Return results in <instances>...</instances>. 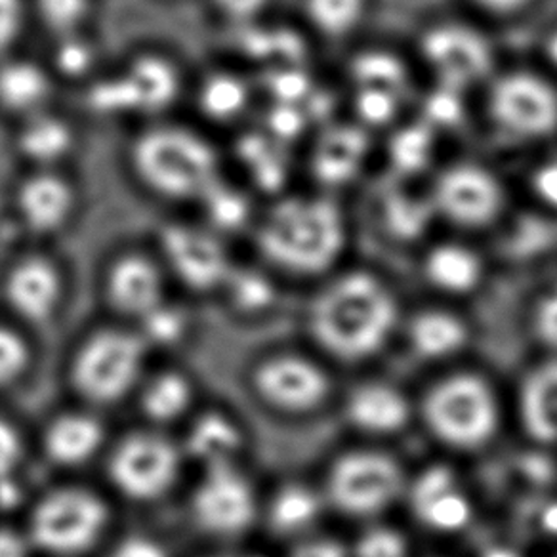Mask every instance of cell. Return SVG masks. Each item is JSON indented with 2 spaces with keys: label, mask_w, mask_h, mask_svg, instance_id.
Masks as SVG:
<instances>
[{
  "label": "cell",
  "mask_w": 557,
  "mask_h": 557,
  "mask_svg": "<svg viewBox=\"0 0 557 557\" xmlns=\"http://www.w3.org/2000/svg\"><path fill=\"white\" fill-rule=\"evenodd\" d=\"M487 29L466 12L430 20L418 33L414 60L434 85L480 92L503 63Z\"/></svg>",
  "instance_id": "6"
},
{
  "label": "cell",
  "mask_w": 557,
  "mask_h": 557,
  "mask_svg": "<svg viewBox=\"0 0 557 557\" xmlns=\"http://www.w3.org/2000/svg\"><path fill=\"white\" fill-rule=\"evenodd\" d=\"M77 146L75 126L52 109L20 121L16 151L32 171H62L63 163L73 157Z\"/></svg>",
  "instance_id": "22"
},
{
  "label": "cell",
  "mask_w": 557,
  "mask_h": 557,
  "mask_svg": "<svg viewBox=\"0 0 557 557\" xmlns=\"http://www.w3.org/2000/svg\"><path fill=\"white\" fill-rule=\"evenodd\" d=\"M128 163L139 186L169 202H199L222 180L212 141L182 124H148L132 141Z\"/></svg>",
  "instance_id": "3"
},
{
  "label": "cell",
  "mask_w": 557,
  "mask_h": 557,
  "mask_svg": "<svg viewBox=\"0 0 557 557\" xmlns=\"http://www.w3.org/2000/svg\"><path fill=\"white\" fill-rule=\"evenodd\" d=\"M252 389L271 410L306 417L323 409L336 387L331 372L315 357L281 351L256 363Z\"/></svg>",
  "instance_id": "12"
},
{
  "label": "cell",
  "mask_w": 557,
  "mask_h": 557,
  "mask_svg": "<svg viewBox=\"0 0 557 557\" xmlns=\"http://www.w3.org/2000/svg\"><path fill=\"white\" fill-rule=\"evenodd\" d=\"M422 273L428 285L443 295H468L480 287L485 260L480 250L466 240H437L424 252Z\"/></svg>",
  "instance_id": "23"
},
{
  "label": "cell",
  "mask_w": 557,
  "mask_h": 557,
  "mask_svg": "<svg viewBox=\"0 0 557 557\" xmlns=\"http://www.w3.org/2000/svg\"><path fill=\"white\" fill-rule=\"evenodd\" d=\"M321 496L300 483H288L273 493L265 506V519L271 531L281 536L302 533L318 519Z\"/></svg>",
  "instance_id": "33"
},
{
  "label": "cell",
  "mask_w": 557,
  "mask_h": 557,
  "mask_svg": "<svg viewBox=\"0 0 557 557\" xmlns=\"http://www.w3.org/2000/svg\"><path fill=\"white\" fill-rule=\"evenodd\" d=\"M210 557H262V556H255V554H220V556H210Z\"/></svg>",
  "instance_id": "53"
},
{
  "label": "cell",
  "mask_w": 557,
  "mask_h": 557,
  "mask_svg": "<svg viewBox=\"0 0 557 557\" xmlns=\"http://www.w3.org/2000/svg\"><path fill=\"white\" fill-rule=\"evenodd\" d=\"M54 75L45 65L9 55L0 60V109L24 121L50 109Z\"/></svg>",
  "instance_id": "24"
},
{
  "label": "cell",
  "mask_w": 557,
  "mask_h": 557,
  "mask_svg": "<svg viewBox=\"0 0 557 557\" xmlns=\"http://www.w3.org/2000/svg\"><path fill=\"white\" fill-rule=\"evenodd\" d=\"M2 295L17 319L29 325H47L62 306V271L45 256H25L7 271Z\"/></svg>",
  "instance_id": "17"
},
{
  "label": "cell",
  "mask_w": 557,
  "mask_h": 557,
  "mask_svg": "<svg viewBox=\"0 0 557 557\" xmlns=\"http://www.w3.org/2000/svg\"><path fill=\"white\" fill-rule=\"evenodd\" d=\"M288 557H348V548L333 539H318L298 544Z\"/></svg>",
  "instance_id": "48"
},
{
  "label": "cell",
  "mask_w": 557,
  "mask_h": 557,
  "mask_svg": "<svg viewBox=\"0 0 557 557\" xmlns=\"http://www.w3.org/2000/svg\"><path fill=\"white\" fill-rule=\"evenodd\" d=\"M245 434L239 422L224 412H205L195 418L184 443V455L194 458L202 470L239 465Z\"/></svg>",
  "instance_id": "25"
},
{
  "label": "cell",
  "mask_w": 557,
  "mask_h": 557,
  "mask_svg": "<svg viewBox=\"0 0 557 557\" xmlns=\"http://www.w3.org/2000/svg\"><path fill=\"white\" fill-rule=\"evenodd\" d=\"M462 12L481 24H513L529 16L542 0H460Z\"/></svg>",
  "instance_id": "40"
},
{
  "label": "cell",
  "mask_w": 557,
  "mask_h": 557,
  "mask_svg": "<svg viewBox=\"0 0 557 557\" xmlns=\"http://www.w3.org/2000/svg\"><path fill=\"white\" fill-rule=\"evenodd\" d=\"M199 202L207 218V227L220 237L240 232L248 224H255L252 205L248 201L247 194L239 187L227 184L224 178L220 180Z\"/></svg>",
  "instance_id": "34"
},
{
  "label": "cell",
  "mask_w": 557,
  "mask_h": 557,
  "mask_svg": "<svg viewBox=\"0 0 557 557\" xmlns=\"http://www.w3.org/2000/svg\"><path fill=\"white\" fill-rule=\"evenodd\" d=\"M32 541L29 536L9 527L0 529V557H29L32 556Z\"/></svg>",
  "instance_id": "50"
},
{
  "label": "cell",
  "mask_w": 557,
  "mask_h": 557,
  "mask_svg": "<svg viewBox=\"0 0 557 557\" xmlns=\"http://www.w3.org/2000/svg\"><path fill=\"white\" fill-rule=\"evenodd\" d=\"M409 493L418 518L430 529L455 533L470 523V498L457 487L455 475L447 468L440 466L422 473Z\"/></svg>",
  "instance_id": "21"
},
{
  "label": "cell",
  "mask_w": 557,
  "mask_h": 557,
  "mask_svg": "<svg viewBox=\"0 0 557 557\" xmlns=\"http://www.w3.org/2000/svg\"><path fill=\"white\" fill-rule=\"evenodd\" d=\"M194 399L191 380L178 371L159 372L139 389L141 410L156 424H172L186 417Z\"/></svg>",
  "instance_id": "32"
},
{
  "label": "cell",
  "mask_w": 557,
  "mask_h": 557,
  "mask_svg": "<svg viewBox=\"0 0 557 557\" xmlns=\"http://www.w3.org/2000/svg\"><path fill=\"white\" fill-rule=\"evenodd\" d=\"M29 361L32 354L24 336L10 326L0 325V389L16 384L27 371Z\"/></svg>",
  "instance_id": "41"
},
{
  "label": "cell",
  "mask_w": 557,
  "mask_h": 557,
  "mask_svg": "<svg viewBox=\"0 0 557 557\" xmlns=\"http://www.w3.org/2000/svg\"><path fill=\"white\" fill-rule=\"evenodd\" d=\"M536 333L546 346L557 348V288L544 296L536 311Z\"/></svg>",
  "instance_id": "47"
},
{
  "label": "cell",
  "mask_w": 557,
  "mask_h": 557,
  "mask_svg": "<svg viewBox=\"0 0 557 557\" xmlns=\"http://www.w3.org/2000/svg\"><path fill=\"white\" fill-rule=\"evenodd\" d=\"M418 414L435 442L457 453L485 449L503 424L496 387L470 369L437 376L420 397Z\"/></svg>",
  "instance_id": "5"
},
{
  "label": "cell",
  "mask_w": 557,
  "mask_h": 557,
  "mask_svg": "<svg viewBox=\"0 0 557 557\" xmlns=\"http://www.w3.org/2000/svg\"><path fill=\"white\" fill-rule=\"evenodd\" d=\"M109 523L100 496L81 487L55 488L33 508L27 536L35 548L58 557H75L92 549Z\"/></svg>",
  "instance_id": "11"
},
{
  "label": "cell",
  "mask_w": 557,
  "mask_h": 557,
  "mask_svg": "<svg viewBox=\"0 0 557 557\" xmlns=\"http://www.w3.org/2000/svg\"><path fill=\"white\" fill-rule=\"evenodd\" d=\"M103 435L98 418L86 412H65L48 424L42 445L54 465L77 468L100 453Z\"/></svg>",
  "instance_id": "26"
},
{
  "label": "cell",
  "mask_w": 557,
  "mask_h": 557,
  "mask_svg": "<svg viewBox=\"0 0 557 557\" xmlns=\"http://www.w3.org/2000/svg\"><path fill=\"white\" fill-rule=\"evenodd\" d=\"M348 78L354 90L374 88L407 98L412 83L409 55L386 47L361 48L349 58Z\"/></svg>",
  "instance_id": "28"
},
{
  "label": "cell",
  "mask_w": 557,
  "mask_h": 557,
  "mask_svg": "<svg viewBox=\"0 0 557 557\" xmlns=\"http://www.w3.org/2000/svg\"><path fill=\"white\" fill-rule=\"evenodd\" d=\"M29 4L55 39L85 32L92 12V0H29Z\"/></svg>",
  "instance_id": "37"
},
{
  "label": "cell",
  "mask_w": 557,
  "mask_h": 557,
  "mask_svg": "<svg viewBox=\"0 0 557 557\" xmlns=\"http://www.w3.org/2000/svg\"><path fill=\"white\" fill-rule=\"evenodd\" d=\"M534 62L539 63L542 70L548 71L552 77L557 78V20L542 33L539 39V55Z\"/></svg>",
  "instance_id": "49"
},
{
  "label": "cell",
  "mask_w": 557,
  "mask_h": 557,
  "mask_svg": "<svg viewBox=\"0 0 557 557\" xmlns=\"http://www.w3.org/2000/svg\"><path fill=\"white\" fill-rule=\"evenodd\" d=\"M525 184L536 205L557 214V156L539 159L527 172Z\"/></svg>",
  "instance_id": "42"
},
{
  "label": "cell",
  "mask_w": 557,
  "mask_h": 557,
  "mask_svg": "<svg viewBox=\"0 0 557 557\" xmlns=\"http://www.w3.org/2000/svg\"><path fill=\"white\" fill-rule=\"evenodd\" d=\"M485 557H518L516 554H511V552H506V549H495V552H491Z\"/></svg>",
  "instance_id": "52"
},
{
  "label": "cell",
  "mask_w": 557,
  "mask_h": 557,
  "mask_svg": "<svg viewBox=\"0 0 557 557\" xmlns=\"http://www.w3.org/2000/svg\"><path fill=\"white\" fill-rule=\"evenodd\" d=\"M139 326H141L139 336L146 341L149 348L151 346H176L186 338L189 321H187L186 311L164 302L161 308L149 313L148 318L141 319Z\"/></svg>",
  "instance_id": "39"
},
{
  "label": "cell",
  "mask_w": 557,
  "mask_h": 557,
  "mask_svg": "<svg viewBox=\"0 0 557 557\" xmlns=\"http://www.w3.org/2000/svg\"><path fill=\"white\" fill-rule=\"evenodd\" d=\"M111 557H166L164 549L157 542L149 539H128L115 549V554Z\"/></svg>",
  "instance_id": "51"
},
{
  "label": "cell",
  "mask_w": 557,
  "mask_h": 557,
  "mask_svg": "<svg viewBox=\"0 0 557 557\" xmlns=\"http://www.w3.org/2000/svg\"><path fill=\"white\" fill-rule=\"evenodd\" d=\"M210 7L225 24L243 29L262 22L270 10L271 0H210Z\"/></svg>",
  "instance_id": "44"
},
{
  "label": "cell",
  "mask_w": 557,
  "mask_h": 557,
  "mask_svg": "<svg viewBox=\"0 0 557 557\" xmlns=\"http://www.w3.org/2000/svg\"><path fill=\"white\" fill-rule=\"evenodd\" d=\"M149 346L139 333L103 329L90 334L71 361V384L85 401L108 407L141 384Z\"/></svg>",
  "instance_id": "8"
},
{
  "label": "cell",
  "mask_w": 557,
  "mask_h": 557,
  "mask_svg": "<svg viewBox=\"0 0 557 557\" xmlns=\"http://www.w3.org/2000/svg\"><path fill=\"white\" fill-rule=\"evenodd\" d=\"M344 414L357 432L384 437L401 434L414 417V407L399 387L369 380L351 387L344 403Z\"/></svg>",
  "instance_id": "19"
},
{
  "label": "cell",
  "mask_w": 557,
  "mask_h": 557,
  "mask_svg": "<svg viewBox=\"0 0 557 557\" xmlns=\"http://www.w3.org/2000/svg\"><path fill=\"white\" fill-rule=\"evenodd\" d=\"M302 22L319 39L357 37L371 17L372 0H300Z\"/></svg>",
  "instance_id": "29"
},
{
  "label": "cell",
  "mask_w": 557,
  "mask_h": 557,
  "mask_svg": "<svg viewBox=\"0 0 557 557\" xmlns=\"http://www.w3.org/2000/svg\"><path fill=\"white\" fill-rule=\"evenodd\" d=\"M410 348L426 361H443L458 356L468 346L470 329L455 311L426 308L409 319Z\"/></svg>",
  "instance_id": "27"
},
{
  "label": "cell",
  "mask_w": 557,
  "mask_h": 557,
  "mask_svg": "<svg viewBox=\"0 0 557 557\" xmlns=\"http://www.w3.org/2000/svg\"><path fill=\"white\" fill-rule=\"evenodd\" d=\"M184 450L166 435L138 432L124 437L109 458V478L121 495L149 503L166 495L178 481Z\"/></svg>",
  "instance_id": "13"
},
{
  "label": "cell",
  "mask_w": 557,
  "mask_h": 557,
  "mask_svg": "<svg viewBox=\"0 0 557 557\" xmlns=\"http://www.w3.org/2000/svg\"><path fill=\"white\" fill-rule=\"evenodd\" d=\"M409 544L392 527H372L357 541L356 557H407Z\"/></svg>",
  "instance_id": "43"
},
{
  "label": "cell",
  "mask_w": 557,
  "mask_h": 557,
  "mask_svg": "<svg viewBox=\"0 0 557 557\" xmlns=\"http://www.w3.org/2000/svg\"><path fill=\"white\" fill-rule=\"evenodd\" d=\"M407 488L401 462L382 449L346 450L326 470L325 500L348 518H374Z\"/></svg>",
  "instance_id": "10"
},
{
  "label": "cell",
  "mask_w": 557,
  "mask_h": 557,
  "mask_svg": "<svg viewBox=\"0 0 557 557\" xmlns=\"http://www.w3.org/2000/svg\"><path fill=\"white\" fill-rule=\"evenodd\" d=\"M225 296L230 298L235 310L240 313H255L270 306L271 298H273V288H271L270 281L263 277L262 273L255 270H247V268H235L233 265L230 277L225 281L224 287Z\"/></svg>",
  "instance_id": "38"
},
{
  "label": "cell",
  "mask_w": 557,
  "mask_h": 557,
  "mask_svg": "<svg viewBox=\"0 0 557 557\" xmlns=\"http://www.w3.org/2000/svg\"><path fill=\"white\" fill-rule=\"evenodd\" d=\"M164 288L163 265L139 252L115 258L106 275V295L113 310L138 323L166 302Z\"/></svg>",
  "instance_id": "18"
},
{
  "label": "cell",
  "mask_w": 557,
  "mask_h": 557,
  "mask_svg": "<svg viewBox=\"0 0 557 557\" xmlns=\"http://www.w3.org/2000/svg\"><path fill=\"white\" fill-rule=\"evenodd\" d=\"M24 440L16 426L0 418V487L16 483V472L24 460Z\"/></svg>",
  "instance_id": "46"
},
{
  "label": "cell",
  "mask_w": 557,
  "mask_h": 557,
  "mask_svg": "<svg viewBox=\"0 0 557 557\" xmlns=\"http://www.w3.org/2000/svg\"><path fill=\"white\" fill-rule=\"evenodd\" d=\"M163 268L195 293L222 290L233 270L224 237L207 225L169 224L159 233Z\"/></svg>",
  "instance_id": "15"
},
{
  "label": "cell",
  "mask_w": 557,
  "mask_h": 557,
  "mask_svg": "<svg viewBox=\"0 0 557 557\" xmlns=\"http://www.w3.org/2000/svg\"><path fill=\"white\" fill-rule=\"evenodd\" d=\"M182 92V75L166 55L146 52L123 67L92 78L86 86V106L100 116L157 119L169 111Z\"/></svg>",
  "instance_id": "7"
},
{
  "label": "cell",
  "mask_w": 557,
  "mask_h": 557,
  "mask_svg": "<svg viewBox=\"0 0 557 557\" xmlns=\"http://www.w3.org/2000/svg\"><path fill=\"white\" fill-rule=\"evenodd\" d=\"M306 323L311 341L331 361L364 363L392 341L399 306L379 273L363 268L336 271L313 296Z\"/></svg>",
  "instance_id": "1"
},
{
  "label": "cell",
  "mask_w": 557,
  "mask_h": 557,
  "mask_svg": "<svg viewBox=\"0 0 557 557\" xmlns=\"http://www.w3.org/2000/svg\"><path fill=\"white\" fill-rule=\"evenodd\" d=\"M98 63V50L85 32L55 39L52 52V75L70 81H86Z\"/></svg>",
  "instance_id": "35"
},
{
  "label": "cell",
  "mask_w": 557,
  "mask_h": 557,
  "mask_svg": "<svg viewBox=\"0 0 557 557\" xmlns=\"http://www.w3.org/2000/svg\"><path fill=\"white\" fill-rule=\"evenodd\" d=\"M197 108L216 124H233L247 113L252 88L233 71H212L197 86Z\"/></svg>",
  "instance_id": "30"
},
{
  "label": "cell",
  "mask_w": 557,
  "mask_h": 557,
  "mask_svg": "<svg viewBox=\"0 0 557 557\" xmlns=\"http://www.w3.org/2000/svg\"><path fill=\"white\" fill-rule=\"evenodd\" d=\"M256 248L271 268L318 277L336 270L348 248V212L333 195H283L256 222Z\"/></svg>",
  "instance_id": "2"
},
{
  "label": "cell",
  "mask_w": 557,
  "mask_h": 557,
  "mask_svg": "<svg viewBox=\"0 0 557 557\" xmlns=\"http://www.w3.org/2000/svg\"><path fill=\"white\" fill-rule=\"evenodd\" d=\"M371 132L359 124L329 126L313 146L311 171L321 191H333L363 172L371 153Z\"/></svg>",
  "instance_id": "20"
},
{
  "label": "cell",
  "mask_w": 557,
  "mask_h": 557,
  "mask_svg": "<svg viewBox=\"0 0 557 557\" xmlns=\"http://www.w3.org/2000/svg\"><path fill=\"white\" fill-rule=\"evenodd\" d=\"M17 224L35 237H55L77 216L78 191L62 171H32L12 197Z\"/></svg>",
  "instance_id": "16"
},
{
  "label": "cell",
  "mask_w": 557,
  "mask_h": 557,
  "mask_svg": "<svg viewBox=\"0 0 557 557\" xmlns=\"http://www.w3.org/2000/svg\"><path fill=\"white\" fill-rule=\"evenodd\" d=\"M437 132L420 119L410 124H395L392 141L387 144V159L392 176L417 180L434 161Z\"/></svg>",
  "instance_id": "31"
},
{
  "label": "cell",
  "mask_w": 557,
  "mask_h": 557,
  "mask_svg": "<svg viewBox=\"0 0 557 557\" xmlns=\"http://www.w3.org/2000/svg\"><path fill=\"white\" fill-rule=\"evenodd\" d=\"M480 98L488 128L511 146L544 148L557 139V78L539 63H500Z\"/></svg>",
  "instance_id": "4"
},
{
  "label": "cell",
  "mask_w": 557,
  "mask_h": 557,
  "mask_svg": "<svg viewBox=\"0 0 557 557\" xmlns=\"http://www.w3.org/2000/svg\"><path fill=\"white\" fill-rule=\"evenodd\" d=\"M27 0H0V60L9 58L27 24Z\"/></svg>",
  "instance_id": "45"
},
{
  "label": "cell",
  "mask_w": 557,
  "mask_h": 557,
  "mask_svg": "<svg viewBox=\"0 0 557 557\" xmlns=\"http://www.w3.org/2000/svg\"><path fill=\"white\" fill-rule=\"evenodd\" d=\"M281 144L277 139L265 134L262 138L255 136L245 139L240 146V159L245 161L248 171L252 172L256 184L263 187H277L285 180V159L281 156Z\"/></svg>",
  "instance_id": "36"
},
{
  "label": "cell",
  "mask_w": 557,
  "mask_h": 557,
  "mask_svg": "<svg viewBox=\"0 0 557 557\" xmlns=\"http://www.w3.org/2000/svg\"><path fill=\"white\" fill-rule=\"evenodd\" d=\"M428 187L437 220L462 232L493 227L510 205L506 180L480 159H455L443 164Z\"/></svg>",
  "instance_id": "9"
},
{
  "label": "cell",
  "mask_w": 557,
  "mask_h": 557,
  "mask_svg": "<svg viewBox=\"0 0 557 557\" xmlns=\"http://www.w3.org/2000/svg\"><path fill=\"white\" fill-rule=\"evenodd\" d=\"M191 516L202 533L235 539L247 533L260 516L252 481L239 465L202 470L191 495Z\"/></svg>",
  "instance_id": "14"
}]
</instances>
